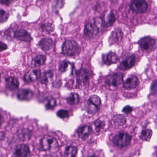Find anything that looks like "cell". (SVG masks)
Returning a JSON list of instances; mask_svg holds the SVG:
<instances>
[{
  "instance_id": "1",
  "label": "cell",
  "mask_w": 157,
  "mask_h": 157,
  "mask_svg": "<svg viewBox=\"0 0 157 157\" xmlns=\"http://www.w3.org/2000/svg\"><path fill=\"white\" fill-rule=\"evenodd\" d=\"M80 51V47L74 40H67L62 46V52L65 56H73L79 54Z\"/></svg>"
},
{
  "instance_id": "2",
  "label": "cell",
  "mask_w": 157,
  "mask_h": 157,
  "mask_svg": "<svg viewBox=\"0 0 157 157\" xmlns=\"http://www.w3.org/2000/svg\"><path fill=\"white\" fill-rule=\"evenodd\" d=\"M99 28L94 19L90 20L87 22L84 26L83 35L87 39H91L97 35Z\"/></svg>"
},
{
  "instance_id": "3",
  "label": "cell",
  "mask_w": 157,
  "mask_h": 157,
  "mask_svg": "<svg viewBox=\"0 0 157 157\" xmlns=\"http://www.w3.org/2000/svg\"><path fill=\"white\" fill-rule=\"evenodd\" d=\"M131 140L130 136L127 133L124 132H121L116 134L113 139L114 144L120 148L128 146L130 144Z\"/></svg>"
},
{
  "instance_id": "4",
  "label": "cell",
  "mask_w": 157,
  "mask_h": 157,
  "mask_svg": "<svg viewBox=\"0 0 157 157\" xmlns=\"http://www.w3.org/2000/svg\"><path fill=\"white\" fill-rule=\"evenodd\" d=\"M77 82L78 85H86L90 81L92 76L91 71L88 69H81L76 72Z\"/></svg>"
},
{
  "instance_id": "5",
  "label": "cell",
  "mask_w": 157,
  "mask_h": 157,
  "mask_svg": "<svg viewBox=\"0 0 157 157\" xmlns=\"http://www.w3.org/2000/svg\"><path fill=\"white\" fill-rule=\"evenodd\" d=\"M140 47L143 50L147 52L154 51L156 48V40L150 36H145L138 41Z\"/></svg>"
},
{
  "instance_id": "6",
  "label": "cell",
  "mask_w": 157,
  "mask_h": 157,
  "mask_svg": "<svg viewBox=\"0 0 157 157\" xmlns=\"http://www.w3.org/2000/svg\"><path fill=\"white\" fill-rule=\"evenodd\" d=\"M124 75L121 72H116L106 78L105 83L109 87H117L121 85L124 81Z\"/></svg>"
},
{
  "instance_id": "7",
  "label": "cell",
  "mask_w": 157,
  "mask_h": 157,
  "mask_svg": "<svg viewBox=\"0 0 157 157\" xmlns=\"http://www.w3.org/2000/svg\"><path fill=\"white\" fill-rule=\"evenodd\" d=\"M129 7L130 10L135 13L141 14L147 11L148 4L143 0H134L130 2Z\"/></svg>"
},
{
  "instance_id": "8",
  "label": "cell",
  "mask_w": 157,
  "mask_h": 157,
  "mask_svg": "<svg viewBox=\"0 0 157 157\" xmlns=\"http://www.w3.org/2000/svg\"><path fill=\"white\" fill-rule=\"evenodd\" d=\"M41 147L44 150H48L56 147L58 145L57 140L54 137L46 135L41 141Z\"/></svg>"
},
{
  "instance_id": "9",
  "label": "cell",
  "mask_w": 157,
  "mask_h": 157,
  "mask_svg": "<svg viewBox=\"0 0 157 157\" xmlns=\"http://www.w3.org/2000/svg\"><path fill=\"white\" fill-rule=\"evenodd\" d=\"M136 61L135 55L130 54L126 56L118 66V68L122 71H126L134 67Z\"/></svg>"
},
{
  "instance_id": "10",
  "label": "cell",
  "mask_w": 157,
  "mask_h": 157,
  "mask_svg": "<svg viewBox=\"0 0 157 157\" xmlns=\"http://www.w3.org/2000/svg\"><path fill=\"white\" fill-rule=\"evenodd\" d=\"M139 84V80L138 77L134 74H132L123 82V86L125 90H131L136 88Z\"/></svg>"
},
{
  "instance_id": "11",
  "label": "cell",
  "mask_w": 157,
  "mask_h": 157,
  "mask_svg": "<svg viewBox=\"0 0 157 157\" xmlns=\"http://www.w3.org/2000/svg\"><path fill=\"white\" fill-rule=\"evenodd\" d=\"M119 60V57L115 52H110L107 54H103L102 56L103 63L107 66L116 64Z\"/></svg>"
},
{
  "instance_id": "12",
  "label": "cell",
  "mask_w": 157,
  "mask_h": 157,
  "mask_svg": "<svg viewBox=\"0 0 157 157\" xmlns=\"http://www.w3.org/2000/svg\"><path fill=\"white\" fill-rule=\"evenodd\" d=\"M30 152L28 146L24 144H20L15 148L14 156L15 157H27Z\"/></svg>"
},
{
  "instance_id": "13",
  "label": "cell",
  "mask_w": 157,
  "mask_h": 157,
  "mask_svg": "<svg viewBox=\"0 0 157 157\" xmlns=\"http://www.w3.org/2000/svg\"><path fill=\"white\" fill-rule=\"evenodd\" d=\"M41 76V72L40 70H33L25 73L24 78L27 82H34L37 80Z\"/></svg>"
},
{
  "instance_id": "14",
  "label": "cell",
  "mask_w": 157,
  "mask_h": 157,
  "mask_svg": "<svg viewBox=\"0 0 157 157\" xmlns=\"http://www.w3.org/2000/svg\"><path fill=\"white\" fill-rule=\"evenodd\" d=\"M14 37L21 41L29 42L32 39L31 34L24 29L16 30L13 33Z\"/></svg>"
},
{
  "instance_id": "15",
  "label": "cell",
  "mask_w": 157,
  "mask_h": 157,
  "mask_svg": "<svg viewBox=\"0 0 157 157\" xmlns=\"http://www.w3.org/2000/svg\"><path fill=\"white\" fill-rule=\"evenodd\" d=\"M116 21V17L113 12L111 11L104 15L101 19L102 25L105 27H108L113 25Z\"/></svg>"
},
{
  "instance_id": "16",
  "label": "cell",
  "mask_w": 157,
  "mask_h": 157,
  "mask_svg": "<svg viewBox=\"0 0 157 157\" xmlns=\"http://www.w3.org/2000/svg\"><path fill=\"white\" fill-rule=\"evenodd\" d=\"M33 93L28 89H21L17 93V98L21 101H29L33 98Z\"/></svg>"
},
{
  "instance_id": "17",
  "label": "cell",
  "mask_w": 157,
  "mask_h": 157,
  "mask_svg": "<svg viewBox=\"0 0 157 157\" xmlns=\"http://www.w3.org/2000/svg\"><path fill=\"white\" fill-rule=\"evenodd\" d=\"M124 36L123 32L120 28H116L112 32L110 38V42L113 43H119L122 41Z\"/></svg>"
},
{
  "instance_id": "18",
  "label": "cell",
  "mask_w": 157,
  "mask_h": 157,
  "mask_svg": "<svg viewBox=\"0 0 157 157\" xmlns=\"http://www.w3.org/2000/svg\"><path fill=\"white\" fill-rule=\"evenodd\" d=\"M6 86L11 91H14L19 87V81L14 77H10L6 79Z\"/></svg>"
},
{
  "instance_id": "19",
  "label": "cell",
  "mask_w": 157,
  "mask_h": 157,
  "mask_svg": "<svg viewBox=\"0 0 157 157\" xmlns=\"http://www.w3.org/2000/svg\"><path fill=\"white\" fill-rule=\"evenodd\" d=\"M39 47L44 51H48L52 49L53 47V40L50 38H44L38 43Z\"/></svg>"
},
{
  "instance_id": "20",
  "label": "cell",
  "mask_w": 157,
  "mask_h": 157,
  "mask_svg": "<svg viewBox=\"0 0 157 157\" xmlns=\"http://www.w3.org/2000/svg\"><path fill=\"white\" fill-rule=\"evenodd\" d=\"M91 131V128L90 126L85 125L79 128L77 132L78 136L82 140H85L90 135Z\"/></svg>"
},
{
  "instance_id": "21",
  "label": "cell",
  "mask_w": 157,
  "mask_h": 157,
  "mask_svg": "<svg viewBox=\"0 0 157 157\" xmlns=\"http://www.w3.org/2000/svg\"><path fill=\"white\" fill-rule=\"evenodd\" d=\"M78 152L77 147L73 146H68L66 147L64 151L65 157H75Z\"/></svg>"
},
{
  "instance_id": "22",
  "label": "cell",
  "mask_w": 157,
  "mask_h": 157,
  "mask_svg": "<svg viewBox=\"0 0 157 157\" xmlns=\"http://www.w3.org/2000/svg\"><path fill=\"white\" fill-rule=\"evenodd\" d=\"M84 108L87 113L91 114H94L98 112L99 107L96 106L89 101H87L84 105Z\"/></svg>"
},
{
  "instance_id": "23",
  "label": "cell",
  "mask_w": 157,
  "mask_h": 157,
  "mask_svg": "<svg viewBox=\"0 0 157 157\" xmlns=\"http://www.w3.org/2000/svg\"><path fill=\"white\" fill-rule=\"evenodd\" d=\"M67 102L71 105L78 104L80 101V97L78 94L76 93H72L67 98Z\"/></svg>"
},
{
  "instance_id": "24",
  "label": "cell",
  "mask_w": 157,
  "mask_h": 157,
  "mask_svg": "<svg viewBox=\"0 0 157 157\" xmlns=\"http://www.w3.org/2000/svg\"><path fill=\"white\" fill-rule=\"evenodd\" d=\"M18 136V138L21 141L28 140L31 137L30 130L27 128H23L19 131Z\"/></svg>"
},
{
  "instance_id": "25",
  "label": "cell",
  "mask_w": 157,
  "mask_h": 157,
  "mask_svg": "<svg viewBox=\"0 0 157 157\" xmlns=\"http://www.w3.org/2000/svg\"><path fill=\"white\" fill-rule=\"evenodd\" d=\"M56 105V101L51 96L47 97L45 100V107L48 110H52Z\"/></svg>"
},
{
  "instance_id": "26",
  "label": "cell",
  "mask_w": 157,
  "mask_h": 157,
  "mask_svg": "<svg viewBox=\"0 0 157 157\" xmlns=\"http://www.w3.org/2000/svg\"><path fill=\"white\" fill-rule=\"evenodd\" d=\"M113 121L115 124L118 126H122L125 124L126 119L123 115H117L113 118Z\"/></svg>"
},
{
  "instance_id": "27",
  "label": "cell",
  "mask_w": 157,
  "mask_h": 157,
  "mask_svg": "<svg viewBox=\"0 0 157 157\" xmlns=\"http://www.w3.org/2000/svg\"><path fill=\"white\" fill-rule=\"evenodd\" d=\"M41 28L43 32L48 34L54 32L55 29V25L50 23L44 24L41 25Z\"/></svg>"
},
{
  "instance_id": "28",
  "label": "cell",
  "mask_w": 157,
  "mask_h": 157,
  "mask_svg": "<svg viewBox=\"0 0 157 157\" xmlns=\"http://www.w3.org/2000/svg\"><path fill=\"white\" fill-rule=\"evenodd\" d=\"M152 131L150 129H144L141 131L140 137L143 140L149 141L152 136Z\"/></svg>"
},
{
  "instance_id": "29",
  "label": "cell",
  "mask_w": 157,
  "mask_h": 157,
  "mask_svg": "<svg viewBox=\"0 0 157 157\" xmlns=\"http://www.w3.org/2000/svg\"><path fill=\"white\" fill-rule=\"evenodd\" d=\"M46 57L44 55H38L36 56L33 59L35 63L38 65H44L46 61Z\"/></svg>"
},
{
  "instance_id": "30",
  "label": "cell",
  "mask_w": 157,
  "mask_h": 157,
  "mask_svg": "<svg viewBox=\"0 0 157 157\" xmlns=\"http://www.w3.org/2000/svg\"><path fill=\"white\" fill-rule=\"evenodd\" d=\"M70 64V62H69L68 61L66 60H63L59 63V70L60 72H65Z\"/></svg>"
},
{
  "instance_id": "31",
  "label": "cell",
  "mask_w": 157,
  "mask_h": 157,
  "mask_svg": "<svg viewBox=\"0 0 157 157\" xmlns=\"http://www.w3.org/2000/svg\"><path fill=\"white\" fill-rule=\"evenodd\" d=\"M9 13L4 10L0 9V23H3L8 21Z\"/></svg>"
},
{
  "instance_id": "32",
  "label": "cell",
  "mask_w": 157,
  "mask_h": 157,
  "mask_svg": "<svg viewBox=\"0 0 157 157\" xmlns=\"http://www.w3.org/2000/svg\"><path fill=\"white\" fill-rule=\"evenodd\" d=\"M94 127H95V130L97 132H100L102 130L105 126V124L103 121L97 119L94 124Z\"/></svg>"
},
{
  "instance_id": "33",
  "label": "cell",
  "mask_w": 157,
  "mask_h": 157,
  "mask_svg": "<svg viewBox=\"0 0 157 157\" xmlns=\"http://www.w3.org/2000/svg\"><path fill=\"white\" fill-rule=\"evenodd\" d=\"M88 101H90L92 103L95 105L99 107L101 104V100L99 96L96 95H93L90 97Z\"/></svg>"
},
{
  "instance_id": "34",
  "label": "cell",
  "mask_w": 157,
  "mask_h": 157,
  "mask_svg": "<svg viewBox=\"0 0 157 157\" xmlns=\"http://www.w3.org/2000/svg\"><path fill=\"white\" fill-rule=\"evenodd\" d=\"M53 76V73L51 71H48L44 73L43 78L42 80V82L43 83H47L48 82V79L51 78Z\"/></svg>"
},
{
  "instance_id": "35",
  "label": "cell",
  "mask_w": 157,
  "mask_h": 157,
  "mask_svg": "<svg viewBox=\"0 0 157 157\" xmlns=\"http://www.w3.org/2000/svg\"><path fill=\"white\" fill-rule=\"evenodd\" d=\"M57 115L59 117L61 118H67L69 116L68 111L63 109L58 111Z\"/></svg>"
},
{
  "instance_id": "36",
  "label": "cell",
  "mask_w": 157,
  "mask_h": 157,
  "mask_svg": "<svg viewBox=\"0 0 157 157\" xmlns=\"http://www.w3.org/2000/svg\"><path fill=\"white\" fill-rule=\"evenodd\" d=\"M157 81L156 80L153 81L151 86L150 92L153 95H156L157 94Z\"/></svg>"
},
{
  "instance_id": "37",
  "label": "cell",
  "mask_w": 157,
  "mask_h": 157,
  "mask_svg": "<svg viewBox=\"0 0 157 157\" xmlns=\"http://www.w3.org/2000/svg\"><path fill=\"white\" fill-rule=\"evenodd\" d=\"M133 111V108L129 105H126L125 106L122 110V112L126 114L130 113Z\"/></svg>"
},
{
  "instance_id": "38",
  "label": "cell",
  "mask_w": 157,
  "mask_h": 157,
  "mask_svg": "<svg viewBox=\"0 0 157 157\" xmlns=\"http://www.w3.org/2000/svg\"><path fill=\"white\" fill-rule=\"evenodd\" d=\"M8 48V46L2 42H0V52L4 51Z\"/></svg>"
},
{
  "instance_id": "39",
  "label": "cell",
  "mask_w": 157,
  "mask_h": 157,
  "mask_svg": "<svg viewBox=\"0 0 157 157\" xmlns=\"http://www.w3.org/2000/svg\"><path fill=\"white\" fill-rule=\"evenodd\" d=\"M4 118L1 114H0V127L2 126L3 122H4Z\"/></svg>"
},
{
  "instance_id": "40",
  "label": "cell",
  "mask_w": 157,
  "mask_h": 157,
  "mask_svg": "<svg viewBox=\"0 0 157 157\" xmlns=\"http://www.w3.org/2000/svg\"><path fill=\"white\" fill-rule=\"evenodd\" d=\"M1 2L2 3H3V4L8 5L12 2V1H2Z\"/></svg>"
},
{
  "instance_id": "41",
  "label": "cell",
  "mask_w": 157,
  "mask_h": 157,
  "mask_svg": "<svg viewBox=\"0 0 157 157\" xmlns=\"http://www.w3.org/2000/svg\"><path fill=\"white\" fill-rule=\"evenodd\" d=\"M90 157H97V156H96V155H94H94H91V156H90Z\"/></svg>"
},
{
  "instance_id": "42",
  "label": "cell",
  "mask_w": 157,
  "mask_h": 157,
  "mask_svg": "<svg viewBox=\"0 0 157 157\" xmlns=\"http://www.w3.org/2000/svg\"><path fill=\"white\" fill-rule=\"evenodd\" d=\"M1 75L0 74V81H1Z\"/></svg>"
},
{
  "instance_id": "43",
  "label": "cell",
  "mask_w": 157,
  "mask_h": 157,
  "mask_svg": "<svg viewBox=\"0 0 157 157\" xmlns=\"http://www.w3.org/2000/svg\"></svg>"
}]
</instances>
